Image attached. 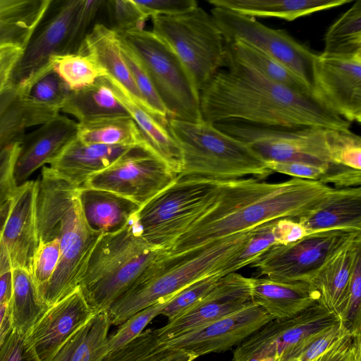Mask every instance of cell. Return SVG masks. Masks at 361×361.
<instances>
[{
    "label": "cell",
    "mask_w": 361,
    "mask_h": 361,
    "mask_svg": "<svg viewBox=\"0 0 361 361\" xmlns=\"http://www.w3.org/2000/svg\"><path fill=\"white\" fill-rule=\"evenodd\" d=\"M333 189L298 178L279 183L252 177L218 180L203 215L167 252L210 245L274 220L297 219L316 208Z\"/></svg>",
    "instance_id": "6da1fadb"
},
{
    "label": "cell",
    "mask_w": 361,
    "mask_h": 361,
    "mask_svg": "<svg viewBox=\"0 0 361 361\" xmlns=\"http://www.w3.org/2000/svg\"><path fill=\"white\" fill-rule=\"evenodd\" d=\"M223 67L200 92L202 116L207 123L236 120L293 128L350 126L315 94L280 85L226 53Z\"/></svg>",
    "instance_id": "7a4b0ae2"
},
{
    "label": "cell",
    "mask_w": 361,
    "mask_h": 361,
    "mask_svg": "<svg viewBox=\"0 0 361 361\" xmlns=\"http://www.w3.org/2000/svg\"><path fill=\"white\" fill-rule=\"evenodd\" d=\"M36 224L38 242L57 238L61 257L50 281L38 289L51 306L74 290L100 233L92 231L84 218L79 188L58 177L48 166L37 179Z\"/></svg>",
    "instance_id": "3957f363"
},
{
    "label": "cell",
    "mask_w": 361,
    "mask_h": 361,
    "mask_svg": "<svg viewBox=\"0 0 361 361\" xmlns=\"http://www.w3.org/2000/svg\"><path fill=\"white\" fill-rule=\"evenodd\" d=\"M251 231L176 254L166 252L111 305L107 311L111 325H121L134 313L200 279L221 275L222 268L240 252Z\"/></svg>",
    "instance_id": "277c9868"
},
{
    "label": "cell",
    "mask_w": 361,
    "mask_h": 361,
    "mask_svg": "<svg viewBox=\"0 0 361 361\" xmlns=\"http://www.w3.org/2000/svg\"><path fill=\"white\" fill-rule=\"evenodd\" d=\"M137 213L121 229L100 235L80 276L78 286L95 313L107 312L152 263L166 253L143 238Z\"/></svg>",
    "instance_id": "5b68a950"
},
{
    "label": "cell",
    "mask_w": 361,
    "mask_h": 361,
    "mask_svg": "<svg viewBox=\"0 0 361 361\" xmlns=\"http://www.w3.org/2000/svg\"><path fill=\"white\" fill-rule=\"evenodd\" d=\"M169 128L181 154L178 177L264 180L273 173L248 145L212 123L169 118Z\"/></svg>",
    "instance_id": "8992f818"
},
{
    "label": "cell",
    "mask_w": 361,
    "mask_h": 361,
    "mask_svg": "<svg viewBox=\"0 0 361 361\" xmlns=\"http://www.w3.org/2000/svg\"><path fill=\"white\" fill-rule=\"evenodd\" d=\"M137 57L165 106L169 118L203 121L200 91L171 47L152 31L134 30L118 35Z\"/></svg>",
    "instance_id": "52a82bcc"
},
{
    "label": "cell",
    "mask_w": 361,
    "mask_h": 361,
    "mask_svg": "<svg viewBox=\"0 0 361 361\" xmlns=\"http://www.w3.org/2000/svg\"><path fill=\"white\" fill-rule=\"evenodd\" d=\"M217 180L178 176L137 212V221L143 238L151 245L169 251L203 215Z\"/></svg>",
    "instance_id": "ba28073f"
},
{
    "label": "cell",
    "mask_w": 361,
    "mask_h": 361,
    "mask_svg": "<svg viewBox=\"0 0 361 361\" xmlns=\"http://www.w3.org/2000/svg\"><path fill=\"white\" fill-rule=\"evenodd\" d=\"M152 20V32L176 53L200 92L224 66V40L211 15L197 6Z\"/></svg>",
    "instance_id": "9c48e42d"
},
{
    "label": "cell",
    "mask_w": 361,
    "mask_h": 361,
    "mask_svg": "<svg viewBox=\"0 0 361 361\" xmlns=\"http://www.w3.org/2000/svg\"><path fill=\"white\" fill-rule=\"evenodd\" d=\"M213 125L245 143L265 162L298 161L322 166L334 164L324 128L258 125L236 120Z\"/></svg>",
    "instance_id": "30bf717a"
},
{
    "label": "cell",
    "mask_w": 361,
    "mask_h": 361,
    "mask_svg": "<svg viewBox=\"0 0 361 361\" xmlns=\"http://www.w3.org/2000/svg\"><path fill=\"white\" fill-rule=\"evenodd\" d=\"M177 177L161 158L148 148L137 146L91 175L82 188L106 191L142 207Z\"/></svg>",
    "instance_id": "8fae6325"
},
{
    "label": "cell",
    "mask_w": 361,
    "mask_h": 361,
    "mask_svg": "<svg viewBox=\"0 0 361 361\" xmlns=\"http://www.w3.org/2000/svg\"><path fill=\"white\" fill-rule=\"evenodd\" d=\"M210 15L224 42L241 41L256 48L288 67L313 90L317 54L284 30L269 27L255 18L220 7H214Z\"/></svg>",
    "instance_id": "7c38bea8"
},
{
    "label": "cell",
    "mask_w": 361,
    "mask_h": 361,
    "mask_svg": "<svg viewBox=\"0 0 361 361\" xmlns=\"http://www.w3.org/2000/svg\"><path fill=\"white\" fill-rule=\"evenodd\" d=\"M350 233L326 231L307 234L293 243L276 244L250 266L255 269L258 277L311 283L327 259Z\"/></svg>",
    "instance_id": "4fadbf2b"
},
{
    "label": "cell",
    "mask_w": 361,
    "mask_h": 361,
    "mask_svg": "<svg viewBox=\"0 0 361 361\" xmlns=\"http://www.w3.org/2000/svg\"><path fill=\"white\" fill-rule=\"evenodd\" d=\"M82 0L53 1L27 42L13 71L11 85L27 92L51 71V60L64 54Z\"/></svg>",
    "instance_id": "5bb4252c"
},
{
    "label": "cell",
    "mask_w": 361,
    "mask_h": 361,
    "mask_svg": "<svg viewBox=\"0 0 361 361\" xmlns=\"http://www.w3.org/2000/svg\"><path fill=\"white\" fill-rule=\"evenodd\" d=\"M37 192V180H28L18 186L9 201L0 228V275L17 268L31 271L38 246Z\"/></svg>",
    "instance_id": "9a60e30c"
},
{
    "label": "cell",
    "mask_w": 361,
    "mask_h": 361,
    "mask_svg": "<svg viewBox=\"0 0 361 361\" xmlns=\"http://www.w3.org/2000/svg\"><path fill=\"white\" fill-rule=\"evenodd\" d=\"M340 319L322 305L315 303L287 319H273L253 333L233 352L232 361H249L268 357L279 358L287 348L319 331Z\"/></svg>",
    "instance_id": "2e32d148"
},
{
    "label": "cell",
    "mask_w": 361,
    "mask_h": 361,
    "mask_svg": "<svg viewBox=\"0 0 361 361\" xmlns=\"http://www.w3.org/2000/svg\"><path fill=\"white\" fill-rule=\"evenodd\" d=\"M313 90L330 109L351 123L361 122V53L317 54Z\"/></svg>",
    "instance_id": "e0dca14e"
},
{
    "label": "cell",
    "mask_w": 361,
    "mask_h": 361,
    "mask_svg": "<svg viewBox=\"0 0 361 361\" xmlns=\"http://www.w3.org/2000/svg\"><path fill=\"white\" fill-rule=\"evenodd\" d=\"M271 320V317L252 302L232 314L162 343L195 360L202 355L224 352L238 345Z\"/></svg>",
    "instance_id": "ac0fdd59"
},
{
    "label": "cell",
    "mask_w": 361,
    "mask_h": 361,
    "mask_svg": "<svg viewBox=\"0 0 361 361\" xmlns=\"http://www.w3.org/2000/svg\"><path fill=\"white\" fill-rule=\"evenodd\" d=\"M250 278L235 272L219 279L212 290L195 307L157 329L163 343L232 314L252 302Z\"/></svg>",
    "instance_id": "d6986e66"
},
{
    "label": "cell",
    "mask_w": 361,
    "mask_h": 361,
    "mask_svg": "<svg viewBox=\"0 0 361 361\" xmlns=\"http://www.w3.org/2000/svg\"><path fill=\"white\" fill-rule=\"evenodd\" d=\"M94 314L78 286L47 309L25 334V339L39 361H51Z\"/></svg>",
    "instance_id": "ffe728a7"
},
{
    "label": "cell",
    "mask_w": 361,
    "mask_h": 361,
    "mask_svg": "<svg viewBox=\"0 0 361 361\" xmlns=\"http://www.w3.org/2000/svg\"><path fill=\"white\" fill-rule=\"evenodd\" d=\"M78 123L59 114L20 141L14 176L18 185L28 180L39 168L48 164L77 138Z\"/></svg>",
    "instance_id": "44dd1931"
},
{
    "label": "cell",
    "mask_w": 361,
    "mask_h": 361,
    "mask_svg": "<svg viewBox=\"0 0 361 361\" xmlns=\"http://www.w3.org/2000/svg\"><path fill=\"white\" fill-rule=\"evenodd\" d=\"M361 253V231L352 232L336 247L310 283L319 295L318 303L343 316L357 257Z\"/></svg>",
    "instance_id": "7402d4cb"
},
{
    "label": "cell",
    "mask_w": 361,
    "mask_h": 361,
    "mask_svg": "<svg viewBox=\"0 0 361 361\" xmlns=\"http://www.w3.org/2000/svg\"><path fill=\"white\" fill-rule=\"evenodd\" d=\"M135 147L87 145L77 137L48 167L69 184L82 188L91 175L106 169Z\"/></svg>",
    "instance_id": "603a6c76"
},
{
    "label": "cell",
    "mask_w": 361,
    "mask_h": 361,
    "mask_svg": "<svg viewBox=\"0 0 361 361\" xmlns=\"http://www.w3.org/2000/svg\"><path fill=\"white\" fill-rule=\"evenodd\" d=\"M252 301L273 319H287L318 302L319 295L309 283L283 282L267 277L250 278Z\"/></svg>",
    "instance_id": "cb8c5ba5"
},
{
    "label": "cell",
    "mask_w": 361,
    "mask_h": 361,
    "mask_svg": "<svg viewBox=\"0 0 361 361\" xmlns=\"http://www.w3.org/2000/svg\"><path fill=\"white\" fill-rule=\"evenodd\" d=\"M307 235L326 231H361V188H334L312 211L297 219Z\"/></svg>",
    "instance_id": "d4e9b609"
},
{
    "label": "cell",
    "mask_w": 361,
    "mask_h": 361,
    "mask_svg": "<svg viewBox=\"0 0 361 361\" xmlns=\"http://www.w3.org/2000/svg\"><path fill=\"white\" fill-rule=\"evenodd\" d=\"M112 90L134 120L150 149L177 175L181 169V154L169 128V119L164 121L140 106L115 80L106 76Z\"/></svg>",
    "instance_id": "484cf974"
},
{
    "label": "cell",
    "mask_w": 361,
    "mask_h": 361,
    "mask_svg": "<svg viewBox=\"0 0 361 361\" xmlns=\"http://www.w3.org/2000/svg\"><path fill=\"white\" fill-rule=\"evenodd\" d=\"M77 53L88 55L106 71L108 77L121 84L140 106L150 112L124 62L116 33L102 23H96L85 37Z\"/></svg>",
    "instance_id": "4316f807"
},
{
    "label": "cell",
    "mask_w": 361,
    "mask_h": 361,
    "mask_svg": "<svg viewBox=\"0 0 361 361\" xmlns=\"http://www.w3.org/2000/svg\"><path fill=\"white\" fill-rule=\"evenodd\" d=\"M78 195L87 226L100 234L121 229L140 209L133 202L104 190L79 188Z\"/></svg>",
    "instance_id": "83f0119b"
},
{
    "label": "cell",
    "mask_w": 361,
    "mask_h": 361,
    "mask_svg": "<svg viewBox=\"0 0 361 361\" xmlns=\"http://www.w3.org/2000/svg\"><path fill=\"white\" fill-rule=\"evenodd\" d=\"M61 111L75 117L78 123L130 117L116 97L106 76L98 78L89 86L71 90Z\"/></svg>",
    "instance_id": "f1b7e54d"
},
{
    "label": "cell",
    "mask_w": 361,
    "mask_h": 361,
    "mask_svg": "<svg viewBox=\"0 0 361 361\" xmlns=\"http://www.w3.org/2000/svg\"><path fill=\"white\" fill-rule=\"evenodd\" d=\"M351 0H209L214 7L255 18H278L288 21L350 2Z\"/></svg>",
    "instance_id": "f546056e"
},
{
    "label": "cell",
    "mask_w": 361,
    "mask_h": 361,
    "mask_svg": "<svg viewBox=\"0 0 361 361\" xmlns=\"http://www.w3.org/2000/svg\"><path fill=\"white\" fill-rule=\"evenodd\" d=\"M307 233L295 219H281L264 224L253 230L240 252L222 268L228 274L250 266L270 247L295 242Z\"/></svg>",
    "instance_id": "4dcf8cb0"
},
{
    "label": "cell",
    "mask_w": 361,
    "mask_h": 361,
    "mask_svg": "<svg viewBox=\"0 0 361 361\" xmlns=\"http://www.w3.org/2000/svg\"><path fill=\"white\" fill-rule=\"evenodd\" d=\"M53 0H0V45H27Z\"/></svg>",
    "instance_id": "1f68e13d"
},
{
    "label": "cell",
    "mask_w": 361,
    "mask_h": 361,
    "mask_svg": "<svg viewBox=\"0 0 361 361\" xmlns=\"http://www.w3.org/2000/svg\"><path fill=\"white\" fill-rule=\"evenodd\" d=\"M13 290L9 302L12 329L26 334L49 307L41 298L31 273L25 269L11 270Z\"/></svg>",
    "instance_id": "d6a6232c"
},
{
    "label": "cell",
    "mask_w": 361,
    "mask_h": 361,
    "mask_svg": "<svg viewBox=\"0 0 361 361\" xmlns=\"http://www.w3.org/2000/svg\"><path fill=\"white\" fill-rule=\"evenodd\" d=\"M224 53L289 89L314 94L312 89L288 67L245 42H224Z\"/></svg>",
    "instance_id": "836d02e7"
},
{
    "label": "cell",
    "mask_w": 361,
    "mask_h": 361,
    "mask_svg": "<svg viewBox=\"0 0 361 361\" xmlns=\"http://www.w3.org/2000/svg\"><path fill=\"white\" fill-rule=\"evenodd\" d=\"M78 138L87 145L142 146L150 149L131 117L78 123Z\"/></svg>",
    "instance_id": "e575fe53"
},
{
    "label": "cell",
    "mask_w": 361,
    "mask_h": 361,
    "mask_svg": "<svg viewBox=\"0 0 361 361\" xmlns=\"http://www.w3.org/2000/svg\"><path fill=\"white\" fill-rule=\"evenodd\" d=\"M102 361H194L186 353L166 347L156 329H147L126 345L109 352Z\"/></svg>",
    "instance_id": "d590c367"
},
{
    "label": "cell",
    "mask_w": 361,
    "mask_h": 361,
    "mask_svg": "<svg viewBox=\"0 0 361 361\" xmlns=\"http://www.w3.org/2000/svg\"><path fill=\"white\" fill-rule=\"evenodd\" d=\"M323 53L350 56L361 53V0L343 13L324 35Z\"/></svg>",
    "instance_id": "8d00e7d4"
},
{
    "label": "cell",
    "mask_w": 361,
    "mask_h": 361,
    "mask_svg": "<svg viewBox=\"0 0 361 361\" xmlns=\"http://www.w3.org/2000/svg\"><path fill=\"white\" fill-rule=\"evenodd\" d=\"M51 71L56 73L70 90H77L93 84L98 78L107 76L105 70L88 55L65 54L51 60Z\"/></svg>",
    "instance_id": "74e56055"
},
{
    "label": "cell",
    "mask_w": 361,
    "mask_h": 361,
    "mask_svg": "<svg viewBox=\"0 0 361 361\" xmlns=\"http://www.w3.org/2000/svg\"><path fill=\"white\" fill-rule=\"evenodd\" d=\"M349 333V330L340 320L285 350L280 355L279 361H288L293 359H298V361H311L323 354L337 341Z\"/></svg>",
    "instance_id": "f35d334b"
},
{
    "label": "cell",
    "mask_w": 361,
    "mask_h": 361,
    "mask_svg": "<svg viewBox=\"0 0 361 361\" xmlns=\"http://www.w3.org/2000/svg\"><path fill=\"white\" fill-rule=\"evenodd\" d=\"M110 326L107 312L95 313L87 323L85 334L70 361H102L108 354L106 342Z\"/></svg>",
    "instance_id": "ab89813d"
},
{
    "label": "cell",
    "mask_w": 361,
    "mask_h": 361,
    "mask_svg": "<svg viewBox=\"0 0 361 361\" xmlns=\"http://www.w3.org/2000/svg\"><path fill=\"white\" fill-rule=\"evenodd\" d=\"M326 137L331 161L361 171V137L349 128H326Z\"/></svg>",
    "instance_id": "60d3db41"
},
{
    "label": "cell",
    "mask_w": 361,
    "mask_h": 361,
    "mask_svg": "<svg viewBox=\"0 0 361 361\" xmlns=\"http://www.w3.org/2000/svg\"><path fill=\"white\" fill-rule=\"evenodd\" d=\"M120 44L122 57L147 109L160 119L168 121L167 111L139 59L121 40Z\"/></svg>",
    "instance_id": "b9f144b4"
},
{
    "label": "cell",
    "mask_w": 361,
    "mask_h": 361,
    "mask_svg": "<svg viewBox=\"0 0 361 361\" xmlns=\"http://www.w3.org/2000/svg\"><path fill=\"white\" fill-rule=\"evenodd\" d=\"M173 295L160 299L128 318L114 334L108 337L107 353L126 345L142 333L147 324L160 314L161 311Z\"/></svg>",
    "instance_id": "7bdbcfd3"
},
{
    "label": "cell",
    "mask_w": 361,
    "mask_h": 361,
    "mask_svg": "<svg viewBox=\"0 0 361 361\" xmlns=\"http://www.w3.org/2000/svg\"><path fill=\"white\" fill-rule=\"evenodd\" d=\"M102 11L108 22L105 26L118 35L144 30L148 19L133 0H104Z\"/></svg>",
    "instance_id": "ee69618b"
},
{
    "label": "cell",
    "mask_w": 361,
    "mask_h": 361,
    "mask_svg": "<svg viewBox=\"0 0 361 361\" xmlns=\"http://www.w3.org/2000/svg\"><path fill=\"white\" fill-rule=\"evenodd\" d=\"M221 275H212L200 279L174 294L160 314L173 320L197 305L216 286Z\"/></svg>",
    "instance_id": "f6af8a7d"
},
{
    "label": "cell",
    "mask_w": 361,
    "mask_h": 361,
    "mask_svg": "<svg viewBox=\"0 0 361 361\" xmlns=\"http://www.w3.org/2000/svg\"><path fill=\"white\" fill-rule=\"evenodd\" d=\"M60 257V243L57 238L38 242L30 271L37 289L50 281L57 268Z\"/></svg>",
    "instance_id": "bcb514c9"
},
{
    "label": "cell",
    "mask_w": 361,
    "mask_h": 361,
    "mask_svg": "<svg viewBox=\"0 0 361 361\" xmlns=\"http://www.w3.org/2000/svg\"><path fill=\"white\" fill-rule=\"evenodd\" d=\"M104 0H82L75 16L65 54L77 53L85 37L97 23Z\"/></svg>",
    "instance_id": "7dc6e473"
},
{
    "label": "cell",
    "mask_w": 361,
    "mask_h": 361,
    "mask_svg": "<svg viewBox=\"0 0 361 361\" xmlns=\"http://www.w3.org/2000/svg\"><path fill=\"white\" fill-rule=\"evenodd\" d=\"M70 92L59 75L50 72L35 83L30 95L37 102L57 108L61 111V106Z\"/></svg>",
    "instance_id": "c3c4849f"
},
{
    "label": "cell",
    "mask_w": 361,
    "mask_h": 361,
    "mask_svg": "<svg viewBox=\"0 0 361 361\" xmlns=\"http://www.w3.org/2000/svg\"><path fill=\"white\" fill-rule=\"evenodd\" d=\"M341 321L350 333L361 332V253L355 261L347 306Z\"/></svg>",
    "instance_id": "681fc988"
},
{
    "label": "cell",
    "mask_w": 361,
    "mask_h": 361,
    "mask_svg": "<svg viewBox=\"0 0 361 361\" xmlns=\"http://www.w3.org/2000/svg\"><path fill=\"white\" fill-rule=\"evenodd\" d=\"M19 151L20 142H17L0 152V210L8 203L18 186L14 170Z\"/></svg>",
    "instance_id": "f907efd6"
},
{
    "label": "cell",
    "mask_w": 361,
    "mask_h": 361,
    "mask_svg": "<svg viewBox=\"0 0 361 361\" xmlns=\"http://www.w3.org/2000/svg\"><path fill=\"white\" fill-rule=\"evenodd\" d=\"M331 164L329 166H322L298 161L266 162L267 167L273 173H283L293 178L319 181L323 184Z\"/></svg>",
    "instance_id": "816d5d0a"
},
{
    "label": "cell",
    "mask_w": 361,
    "mask_h": 361,
    "mask_svg": "<svg viewBox=\"0 0 361 361\" xmlns=\"http://www.w3.org/2000/svg\"><path fill=\"white\" fill-rule=\"evenodd\" d=\"M311 361H361V332L346 334Z\"/></svg>",
    "instance_id": "f5cc1de1"
},
{
    "label": "cell",
    "mask_w": 361,
    "mask_h": 361,
    "mask_svg": "<svg viewBox=\"0 0 361 361\" xmlns=\"http://www.w3.org/2000/svg\"><path fill=\"white\" fill-rule=\"evenodd\" d=\"M133 1L147 18L159 16L180 15L198 6L195 0Z\"/></svg>",
    "instance_id": "db71d44e"
},
{
    "label": "cell",
    "mask_w": 361,
    "mask_h": 361,
    "mask_svg": "<svg viewBox=\"0 0 361 361\" xmlns=\"http://www.w3.org/2000/svg\"><path fill=\"white\" fill-rule=\"evenodd\" d=\"M0 361H39L25 335L12 331L0 345Z\"/></svg>",
    "instance_id": "11a10c76"
},
{
    "label": "cell",
    "mask_w": 361,
    "mask_h": 361,
    "mask_svg": "<svg viewBox=\"0 0 361 361\" xmlns=\"http://www.w3.org/2000/svg\"><path fill=\"white\" fill-rule=\"evenodd\" d=\"M23 51V48L16 44L0 45V93L11 85L13 71Z\"/></svg>",
    "instance_id": "9f6ffc18"
},
{
    "label": "cell",
    "mask_w": 361,
    "mask_h": 361,
    "mask_svg": "<svg viewBox=\"0 0 361 361\" xmlns=\"http://www.w3.org/2000/svg\"><path fill=\"white\" fill-rule=\"evenodd\" d=\"M87 324L77 331L52 359L51 361H70L73 353L82 340L87 329Z\"/></svg>",
    "instance_id": "6f0895ef"
},
{
    "label": "cell",
    "mask_w": 361,
    "mask_h": 361,
    "mask_svg": "<svg viewBox=\"0 0 361 361\" xmlns=\"http://www.w3.org/2000/svg\"><path fill=\"white\" fill-rule=\"evenodd\" d=\"M13 290L11 271L0 275V306L8 303Z\"/></svg>",
    "instance_id": "680465c9"
},
{
    "label": "cell",
    "mask_w": 361,
    "mask_h": 361,
    "mask_svg": "<svg viewBox=\"0 0 361 361\" xmlns=\"http://www.w3.org/2000/svg\"><path fill=\"white\" fill-rule=\"evenodd\" d=\"M9 302L0 306V345L12 331Z\"/></svg>",
    "instance_id": "91938a15"
},
{
    "label": "cell",
    "mask_w": 361,
    "mask_h": 361,
    "mask_svg": "<svg viewBox=\"0 0 361 361\" xmlns=\"http://www.w3.org/2000/svg\"><path fill=\"white\" fill-rule=\"evenodd\" d=\"M8 203L0 210V228H1L6 217L8 209Z\"/></svg>",
    "instance_id": "94428289"
},
{
    "label": "cell",
    "mask_w": 361,
    "mask_h": 361,
    "mask_svg": "<svg viewBox=\"0 0 361 361\" xmlns=\"http://www.w3.org/2000/svg\"><path fill=\"white\" fill-rule=\"evenodd\" d=\"M249 361H279V358L277 357H268L259 360L252 359Z\"/></svg>",
    "instance_id": "6125c7cd"
},
{
    "label": "cell",
    "mask_w": 361,
    "mask_h": 361,
    "mask_svg": "<svg viewBox=\"0 0 361 361\" xmlns=\"http://www.w3.org/2000/svg\"><path fill=\"white\" fill-rule=\"evenodd\" d=\"M288 361H298V359H293V360H288Z\"/></svg>",
    "instance_id": "be15d7a7"
}]
</instances>
